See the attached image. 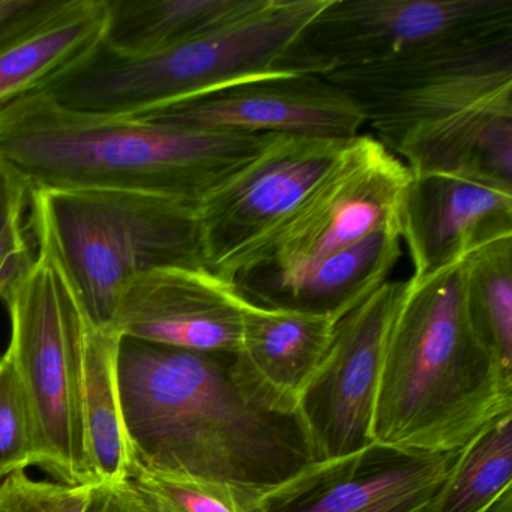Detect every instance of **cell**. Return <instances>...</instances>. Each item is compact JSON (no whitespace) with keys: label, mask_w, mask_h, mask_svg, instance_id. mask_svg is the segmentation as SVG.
I'll list each match as a JSON object with an SVG mask.
<instances>
[{"label":"cell","mask_w":512,"mask_h":512,"mask_svg":"<svg viewBox=\"0 0 512 512\" xmlns=\"http://www.w3.org/2000/svg\"><path fill=\"white\" fill-rule=\"evenodd\" d=\"M118 385L131 464L266 491L314 461L298 415L275 412L233 353L121 337Z\"/></svg>","instance_id":"obj_1"},{"label":"cell","mask_w":512,"mask_h":512,"mask_svg":"<svg viewBox=\"0 0 512 512\" xmlns=\"http://www.w3.org/2000/svg\"><path fill=\"white\" fill-rule=\"evenodd\" d=\"M274 134L235 136L73 112L29 94L0 112V158L31 193L128 191L197 206Z\"/></svg>","instance_id":"obj_2"},{"label":"cell","mask_w":512,"mask_h":512,"mask_svg":"<svg viewBox=\"0 0 512 512\" xmlns=\"http://www.w3.org/2000/svg\"><path fill=\"white\" fill-rule=\"evenodd\" d=\"M464 275L463 260L403 281L383 350L373 442L454 452L512 413V374L473 326Z\"/></svg>","instance_id":"obj_3"},{"label":"cell","mask_w":512,"mask_h":512,"mask_svg":"<svg viewBox=\"0 0 512 512\" xmlns=\"http://www.w3.org/2000/svg\"><path fill=\"white\" fill-rule=\"evenodd\" d=\"M326 2L265 0L217 31L142 58L113 55L100 43L37 94L73 112L134 118L251 77L298 73L293 49Z\"/></svg>","instance_id":"obj_4"},{"label":"cell","mask_w":512,"mask_h":512,"mask_svg":"<svg viewBox=\"0 0 512 512\" xmlns=\"http://www.w3.org/2000/svg\"><path fill=\"white\" fill-rule=\"evenodd\" d=\"M29 229L85 313L113 332L131 281L166 268H206L196 208L128 191L31 193Z\"/></svg>","instance_id":"obj_5"},{"label":"cell","mask_w":512,"mask_h":512,"mask_svg":"<svg viewBox=\"0 0 512 512\" xmlns=\"http://www.w3.org/2000/svg\"><path fill=\"white\" fill-rule=\"evenodd\" d=\"M10 344L34 419L37 464L68 485L98 482L83 424L85 340L91 319L53 257L34 265L4 299Z\"/></svg>","instance_id":"obj_6"},{"label":"cell","mask_w":512,"mask_h":512,"mask_svg":"<svg viewBox=\"0 0 512 512\" xmlns=\"http://www.w3.org/2000/svg\"><path fill=\"white\" fill-rule=\"evenodd\" d=\"M323 77L358 106L379 142L392 152L418 128L512 98V31Z\"/></svg>","instance_id":"obj_7"},{"label":"cell","mask_w":512,"mask_h":512,"mask_svg":"<svg viewBox=\"0 0 512 512\" xmlns=\"http://www.w3.org/2000/svg\"><path fill=\"white\" fill-rule=\"evenodd\" d=\"M508 31L512 0H328L290 62L298 73L326 76Z\"/></svg>","instance_id":"obj_8"},{"label":"cell","mask_w":512,"mask_h":512,"mask_svg":"<svg viewBox=\"0 0 512 512\" xmlns=\"http://www.w3.org/2000/svg\"><path fill=\"white\" fill-rule=\"evenodd\" d=\"M410 172L371 136L350 142L295 214L233 277L232 283L292 274L364 241L397 221Z\"/></svg>","instance_id":"obj_9"},{"label":"cell","mask_w":512,"mask_h":512,"mask_svg":"<svg viewBox=\"0 0 512 512\" xmlns=\"http://www.w3.org/2000/svg\"><path fill=\"white\" fill-rule=\"evenodd\" d=\"M350 142L274 134L197 206L206 268L232 283L341 160Z\"/></svg>","instance_id":"obj_10"},{"label":"cell","mask_w":512,"mask_h":512,"mask_svg":"<svg viewBox=\"0 0 512 512\" xmlns=\"http://www.w3.org/2000/svg\"><path fill=\"white\" fill-rule=\"evenodd\" d=\"M403 281L388 280L334 326L331 344L298 406L314 460L373 443V416L389 323Z\"/></svg>","instance_id":"obj_11"},{"label":"cell","mask_w":512,"mask_h":512,"mask_svg":"<svg viewBox=\"0 0 512 512\" xmlns=\"http://www.w3.org/2000/svg\"><path fill=\"white\" fill-rule=\"evenodd\" d=\"M134 118L197 133L284 134L356 139L365 124L355 103L323 76L272 73Z\"/></svg>","instance_id":"obj_12"},{"label":"cell","mask_w":512,"mask_h":512,"mask_svg":"<svg viewBox=\"0 0 512 512\" xmlns=\"http://www.w3.org/2000/svg\"><path fill=\"white\" fill-rule=\"evenodd\" d=\"M458 451L373 442L343 457L311 461L263 491L260 505L263 512H430Z\"/></svg>","instance_id":"obj_13"},{"label":"cell","mask_w":512,"mask_h":512,"mask_svg":"<svg viewBox=\"0 0 512 512\" xmlns=\"http://www.w3.org/2000/svg\"><path fill=\"white\" fill-rule=\"evenodd\" d=\"M244 296L208 268L155 269L128 284L113 332L193 352L236 353Z\"/></svg>","instance_id":"obj_14"},{"label":"cell","mask_w":512,"mask_h":512,"mask_svg":"<svg viewBox=\"0 0 512 512\" xmlns=\"http://www.w3.org/2000/svg\"><path fill=\"white\" fill-rule=\"evenodd\" d=\"M398 229L421 281L472 251L512 236V193L457 176L412 175L398 205Z\"/></svg>","instance_id":"obj_15"},{"label":"cell","mask_w":512,"mask_h":512,"mask_svg":"<svg viewBox=\"0 0 512 512\" xmlns=\"http://www.w3.org/2000/svg\"><path fill=\"white\" fill-rule=\"evenodd\" d=\"M335 320L244 298L239 376L269 409L298 415L299 401L334 334Z\"/></svg>","instance_id":"obj_16"},{"label":"cell","mask_w":512,"mask_h":512,"mask_svg":"<svg viewBox=\"0 0 512 512\" xmlns=\"http://www.w3.org/2000/svg\"><path fill=\"white\" fill-rule=\"evenodd\" d=\"M398 221L292 274L239 281L248 301L338 320L388 281L401 256Z\"/></svg>","instance_id":"obj_17"},{"label":"cell","mask_w":512,"mask_h":512,"mask_svg":"<svg viewBox=\"0 0 512 512\" xmlns=\"http://www.w3.org/2000/svg\"><path fill=\"white\" fill-rule=\"evenodd\" d=\"M394 152L412 175L457 176L512 193V98L418 128Z\"/></svg>","instance_id":"obj_18"},{"label":"cell","mask_w":512,"mask_h":512,"mask_svg":"<svg viewBox=\"0 0 512 512\" xmlns=\"http://www.w3.org/2000/svg\"><path fill=\"white\" fill-rule=\"evenodd\" d=\"M265 0H106L103 44L142 58L196 40L251 13Z\"/></svg>","instance_id":"obj_19"},{"label":"cell","mask_w":512,"mask_h":512,"mask_svg":"<svg viewBox=\"0 0 512 512\" xmlns=\"http://www.w3.org/2000/svg\"><path fill=\"white\" fill-rule=\"evenodd\" d=\"M106 0H73L44 28L0 52V112L76 67L101 41Z\"/></svg>","instance_id":"obj_20"},{"label":"cell","mask_w":512,"mask_h":512,"mask_svg":"<svg viewBox=\"0 0 512 512\" xmlns=\"http://www.w3.org/2000/svg\"><path fill=\"white\" fill-rule=\"evenodd\" d=\"M121 335L91 322L83 358L82 409L86 442L98 482L130 479L131 455L118 385Z\"/></svg>","instance_id":"obj_21"},{"label":"cell","mask_w":512,"mask_h":512,"mask_svg":"<svg viewBox=\"0 0 512 512\" xmlns=\"http://www.w3.org/2000/svg\"><path fill=\"white\" fill-rule=\"evenodd\" d=\"M512 413L482 428L458 451L430 512H488L511 491Z\"/></svg>","instance_id":"obj_22"},{"label":"cell","mask_w":512,"mask_h":512,"mask_svg":"<svg viewBox=\"0 0 512 512\" xmlns=\"http://www.w3.org/2000/svg\"><path fill=\"white\" fill-rule=\"evenodd\" d=\"M464 269L473 326L503 370L512 374V236L472 251Z\"/></svg>","instance_id":"obj_23"},{"label":"cell","mask_w":512,"mask_h":512,"mask_svg":"<svg viewBox=\"0 0 512 512\" xmlns=\"http://www.w3.org/2000/svg\"><path fill=\"white\" fill-rule=\"evenodd\" d=\"M130 481L152 512H263L262 491L230 482L161 475L134 464Z\"/></svg>","instance_id":"obj_24"},{"label":"cell","mask_w":512,"mask_h":512,"mask_svg":"<svg viewBox=\"0 0 512 512\" xmlns=\"http://www.w3.org/2000/svg\"><path fill=\"white\" fill-rule=\"evenodd\" d=\"M31 191L22 176L0 158V299L28 274L35 262L26 211Z\"/></svg>","instance_id":"obj_25"},{"label":"cell","mask_w":512,"mask_h":512,"mask_svg":"<svg viewBox=\"0 0 512 512\" xmlns=\"http://www.w3.org/2000/svg\"><path fill=\"white\" fill-rule=\"evenodd\" d=\"M37 464L34 419L13 356L0 355V481Z\"/></svg>","instance_id":"obj_26"},{"label":"cell","mask_w":512,"mask_h":512,"mask_svg":"<svg viewBox=\"0 0 512 512\" xmlns=\"http://www.w3.org/2000/svg\"><path fill=\"white\" fill-rule=\"evenodd\" d=\"M92 485L35 479L19 470L0 481V512H85Z\"/></svg>","instance_id":"obj_27"},{"label":"cell","mask_w":512,"mask_h":512,"mask_svg":"<svg viewBox=\"0 0 512 512\" xmlns=\"http://www.w3.org/2000/svg\"><path fill=\"white\" fill-rule=\"evenodd\" d=\"M73 0H0V52L61 16Z\"/></svg>","instance_id":"obj_28"},{"label":"cell","mask_w":512,"mask_h":512,"mask_svg":"<svg viewBox=\"0 0 512 512\" xmlns=\"http://www.w3.org/2000/svg\"><path fill=\"white\" fill-rule=\"evenodd\" d=\"M85 512H152L130 479L122 482H95Z\"/></svg>","instance_id":"obj_29"}]
</instances>
